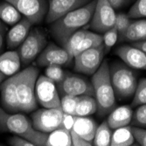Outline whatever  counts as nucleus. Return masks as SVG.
I'll list each match as a JSON object with an SVG mask.
<instances>
[{
	"mask_svg": "<svg viewBox=\"0 0 146 146\" xmlns=\"http://www.w3.org/2000/svg\"><path fill=\"white\" fill-rule=\"evenodd\" d=\"M21 14L19 11L11 4L6 2L0 3V20L7 25H13L21 19Z\"/></svg>",
	"mask_w": 146,
	"mask_h": 146,
	"instance_id": "nucleus-25",
	"label": "nucleus"
},
{
	"mask_svg": "<svg viewBox=\"0 0 146 146\" xmlns=\"http://www.w3.org/2000/svg\"><path fill=\"white\" fill-rule=\"evenodd\" d=\"M132 116H133L132 107L129 105H123L115 108L109 114L107 123L113 130L129 125L132 121Z\"/></svg>",
	"mask_w": 146,
	"mask_h": 146,
	"instance_id": "nucleus-19",
	"label": "nucleus"
},
{
	"mask_svg": "<svg viewBox=\"0 0 146 146\" xmlns=\"http://www.w3.org/2000/svg\"><path fill=\"white\" fill-rule=\"evenodd\" d=\"M135 139L132 134L130 126L127 125L114 129L110 141L111 146H130L134 143Z\"/></svg>",
	"mask_w": 146,
	"mask_h": 146,
	"instance_id": "nucleus-23",
	"label": "nucleus"
},
{
	"mask_svg": "<svg viewBox=\"0 0 146 146\" xmlns=\"http://www.w3.org/2000/svg\"><path fill=\"white\" fill-rule=\"evenodd\" d=\"M45 75L58 84L66 76V72L62 69L61 66L60 65H49L46 67Z\"/></svg>",
	"mask_w": 146,
	"mask_h": 146,
	"instance_id": "nucleus-31",
	"label": "nucleus"
},
{
	"mask_svg": "<svg viewBox=\"0 0 146 146\" xmlns=\"http://www.w3.org/2000/svg\"><path fill=\"white\" fill-rule=\"evenodd\" d=\"M46 146H72L70 130L60 127L50 132Z\"/></svg>",
	"mask_w": 146,
	"mask_h": 146,
	"instance_id": "nucleus-22",
	"label": "nucleus"
},
{
	"mask_svg": "<svg viewBox=\"0 0 146 146\" xmlns=\"http://www.w3.org/2000/svg\"><path fill=\"white\" fill-rule=\"evenodd\" d=\"M38 68L29 66L16 75V93L21 112H31L37 109L35 87L38 77Z\"/></svg>",
	"mask_w": 146,
	"mask_h": 146,
	"instance_id": "nucleus-4",
	"label": "nucleus"
},
{
	"mask_svg": "<svg viewBox=\"0 0 146 146\" xmlns=\"http://www.w3.org/2000/svg\"><path fill=\"white\" fill-rule=\"evenodd\" d=\"M0 130L23 137L34 146H46L48 137V133L36 129L25 115L19 112L10 113L3 108H0Z\"/></svg>",
	"mask_w": 146,
	"mask_h": 146,
	"instance_id": "nucleus-2",
	"label": "nucleus"
},
{
	"mask_svg": "<svg viewBox=\"0 0 146 146\" xmlns=\"http://www.w3.org/2000/svg\"><path fill=\"white\" fill-rule=\"evenodd\" d=\"M130 19L146 18V0H137L128 12Z\"/></svg>",
	"mask_w": 146,
	"mask_h": 146,
	"instance_id": "nucleus-32",
	"label": "nucleus"
},
{
	"mask_svg": "<svg viewBox=\"0 0 146 146\" xmlns=\"http://www.w3.org/2000/svg\"><path fill=\"white\" fill-rule=\"evenodd\" d=\"M91 83L97 103L96 112L100 116L109 115L115 108V94L110 81L108 60H103L96 72L92 74Z\"/></svg>",
	"mask_w": 146,
	"mask_h": 146,
	"instance_id": "nucleus-3",
	"label": "nucleus"
},
{
	"mask_svg": "<svg viewBox=\"0 0 146 146\" xmlns=\"http://www.w3.org/2000/svg\"><path fill=\"white\" fill-rule=\"evenodd\" d=\"M130 129L135 141L141 146H146V129L137 126H132Z\"/></svg>",
	"mask_w": 146,
	"mask_h": 146,
	"instance_id": "nucleus-36",
	"label": "nucleus"
},
{
	"mask_svg": "<svg viewBox=\"0 0 146 146\" xmlns=\"http://www.w3.org/2000/svg\"><path fill=\"white\" fill-rule=\"evenodd\" d=\"M88 32V31L87 29H84V28H82V29L76 31L68 38V40L66 41V43L64 44L63 47L68 51V52L69 54V55L71 56L72 59L74 57V54H75V52H76L78 46L81 44L82 40L87 35Z\"/></svg>",
	"mask_w": 146,
	"mask_h": 146,
	"instance_id": "nucleus-27",
	"label": "nucleus"
},
{
	"mask_svg": "<svg viewBox=\"0 0 146 146\" xmlns=\"http://www.w3.org/2000/svg\"><path fill=\"white\" fill-rule=\"evenodd\" d=\"M115 54L129 68L146 70V52L143 50L132 45H123L116 48Z\"/></svg>",
	"mask_w": 146,
	"mask_h": 146,
	"instance_id": "nucleus-16",
	"label": "nucleus"
},
{
	"mask_svg": "<svg viewBox=\"0 0 146 146\" xmlns=\"http://www.w3.org/2000/svg\"><path fill=\"white\" fill-rule=\"evenodd\" d=\"M33 24L26 18H22L18 23L13 25L11 29L6 34V44L8 48L19 47L27 37Z\"/></svg>",
	"mask_w": 146,
	"mask_h": 146,
	"instance_id": "nucleus-17",
	"label": "nucleus"
},
{
	"mask_svg": "<svg viewBox=\"0 0 146 146\" xmlns=\"http://www.w3.org/2000/svg\"><path fill=\"white\" fill-rule=\"evenodd\" d=\"M119 39L132 43L146 40V20L138 19L131 21L128 29L122 36L119 37Z\"/></svg>",
	"mask_w": 146,
	"mask_h": 146,
	"instance_id": "nucleus-21",
	"label": "nucleus"
},
{
	"mask_svg": "<svg viewBox=\"0 0 146 146\" xmlns=\"http://www.w3.org/2000/svg\"><path fill=\"white\" fill-rule=\"evenodd\" d=\"M132 46H134L141 50H143V52H146V40L143 41H139V42H134L132 43Z\"/></svg>",
	"mask_w": 146,
	"mask_h": 146,
	"instance_id": "nucleus-42",
	"label": "nucleus"
},
{
	"mask_svg": "<svg viewBox=\"0 0 146 146\" xmlns=\"http://www.w3.org/2000/svg\"><path fill=\"white\" fill-rule=\"evenodd\" d=\"M78 98L79 96L69 95L62 96V97L60 98V109L62 110V111L66 114L74 115Z\"/></svg>",
	"mask_w": 146,
	"mask_h": 146,
	"instance_id": "nucleus-30",
	"label": "nucleus"
},
{
	"mask_svg": "<svg viewBox=\"0 0 146 146\" xmlns=\"http://www.w3.org/2000/svg\"><path fill=\"white\" fill-rule=\"evenodd\" d=\"M6 75L4 74L1 71H0V85H1V83L5 81V79Z\"/></svg>",
	"mask_w": 146,
	"mask_h": 146,
	"instance_id": "nucleus-43",
	"label": "nucleus"
},
{
	"mask_svg": "<svg viewBox=\"0 0 146 146\" xmlns=\"http://www.w3.org/2000/svg\"><path fill=\"white\" fill-rule=\"evenodd\" d=\"M96 4V0H92L86 5L67 13L52 23L51 33L61 46L74 33L84 28L90 22Z\"/></svg>",
	"mask_w": 146,
	"mask_h": 146,
	"instance_id": "nucleus-1",
	"label": "nucleus"
},
{
	"mask_svg": "<svg viewBox=\"0 0 146 146\" xmlns=\"http://www.w3.org/2000/svg\"><path fill=\"white\" fill-rule=\"evenodd\" d=\"M37 102L43 108L60 107V96L56 83L46 75H39L35 87Z\"/></svg>",
	"mask_w": 146,
	"mask_h": 146,
	"instance_id": "nucleus-9",
	"label": "nucleus"
},
{
	"mask_svg": "<svg viewBox=\"0 0 146 146\" xmlns=\"http://www.w3.org/2000/svg\"><path fill=\"white\" fill-rule=\"evenodd\" d=\"M133 96V101L131 103L132 108L146 104V78H143L137 82Z\"/></svg>",
	"mask_w": 146,
	"mask_h": 146,
	"instance_id": "nucleus-29",
	"label": "nucleus"
},
{
	"mask_svg": "<svg viewBox=\"0 0 146 146\" xmlns=\"http://www.w3.org/2000/svg\"><path fill=\"white\" fill-rule=\"evenodd\" d=\"M102 44V36L99 33H92V32H88L87 35L85 36V38L82 40L81 44H80L76 49L75 52V54H80L81 52L92 48V47H95L96 46H99Z\"/></svg>",
	"mask_w": 146,
	"mask_h": 146,
	"instance_id": "nucleus-28",
	"label": "nucleus"
},
{
	"mask_svg": "<svg viewBox=\"0 0 146 146\" xmlns=\"http://www.w3.org/2000/svg\"><path fill=\"white\" fill-rule=\"evenodd\" d=\"M112 129L109 126L107 121H104L99 126H97L94 139H93V145L109 146L110 145Z\"/></svg>",
	"mask_w": 146,
	"mask_h": 146,
	"instance_id": "nucleus-26",
	"label": "nucleus"
},
{
	"mask_svg": "<svg viewBox=\"0 0 146 146\" xmlns=\"http://www.w3.org/2000/svg\"><path fill=\"white\" fill-rule=\"evenodd\" d=\"M46 36L43 30L34 28L30 31L27 37L19 46L18 52L23 65L30 64L37 58L46 46Z\"/></svg>",
	"mask_w": 146,
	"mask_h": 146,
	"instance_id": "nucleus-6",
	"label": "nucleus"
},
{
	"mask_svg": "<svg viewBox=\"0 0 146 146\" xmlns=\"http://www.w3.org/2000/svg\"><path fill=\"white\" fill-rule=\"evenodd\" d=\"M11 4L21 15L28 19L33 24L40 23L48 11L47 0H5Z\"/></svg>",
	"mask_w": 146,
	"mask_h": 146,
	"instance_id": "nucleus-11",
	"label": "nucleus"
},
{
	"mask_svg": "<svg viewBox=\"0 0 146 146\" xmlns=\"http://www.w3.org/2000/svg\"><path fill=\"white\" fill-rule=\"evenodd\" d=\"M57 88L60 96H80L86 95L94 96V88L91 82L73 74H66L64 79L57 84Z\"/></svg>",
	"mask_w": 146,
	"mask_h": 146,
	"instance_id": "nucleus-12",
	"label": "nucleus"
},
{
	"mask_svg": "<svg viewBox=\"0 0 146 146\" xmlns=\"http://www.w3.org/2000/svg\"><path fill=\"white\" fill-rule=\"evenodd\" d=\"M110 75L115 96L123 100L134 95L137 80L131 68L125 63L115 61L110 65Z\"/></svg>",
	"mask_w": 146,
	"mask_h": 146,
	"instance_id": "nucleus-5",
	"label": "nucleus"
},
{
	"mask_svg": "<svg viewBox=\"0 0 146 146\" xmlns=\"http://www.w3.org/2000/svg\"><path fill=\"white\" fill-rule=\"evenodd\" d=\"M105 54L103 43L81 52L74 57L75 71L88 75L94 74L102 63Z\"/></svg>",
	"mask_w": 146,
	"mask_h": 146,
	"instance_id": "nucleus-7",
	"label": "nucleus"
},
{
	"mask_svg": "<svg viewBox=\"0 0 146 146\" xmlns=\"http://www.w3.org/2000/svg\"><path fill=\"white\" fill-rule=\"evenodd\" d=\"M63 118L64 112L60 107H56L37 110L32 114L31 120L33 126L36 129L45 133H50L62 127Z\"/></svg>",
	"mask_w": 146,
	"mask_h": 146,
	"instance_id": "nucleus-8",
	"label": "nucleus"
},
{
	"mask_svg": "<svg viewBox=\"0 0 146 146\" xmlns=\"http://www.w3.org/2000/svg\"><path fill=\"white\" fill-rule=\"evenodd\" d=\"M108 1L114 9H119L124 5L126 0H108Z\"/></svg>",
	"mask_w": 146,
	"mask_h": 146,
	"instance_id": "nucleus-41",
	"label": "nucleus"
},
{
	"mask_svg": "<svg viewBox=\"0 0 146 146\" xmlns=\"http://www.w3.org/2000/svg\"><path fill=\"white\" fill-rule=\"evenodd\" d=\"M115 9L108 0H96L95 11L90 20L91 28L98 33H104L115 25Z\"/></svg>",
	"mask_w": 146,
	"mask_h": 146,
	"instance_id": "nucleus-10",
	"label": "nucleus"
},
{
	"mask_svg": "<svg viewBox=\"0 0 146 146\" xmlns=\"http://www.w3.org/2000/svg\"><path fill=\"white\" fill-rule=\"evenodd\" d=\"M92 0H50L46 20L52 24L67 13L82 7Z\"/></svg>",
	"mask_w": 146,
	"mask_h": 146,
	"instance_id": "nucleus-14",
	"label": "nucleus"
},
{
	"mask_svg": "<svg viewBox=\"0 0 146 146\" xmlns=\"http://www.w3.org/2000/svg\"><path fill=\"white\" fill-rule=\"evenodd\" d=\"M118 39V32L114 25L112 28L106 31L102 36V43L105 47V52H110Z\"/></svg>",
	"mask_w": 146,
	"mask_h": 146,
	"instance_id": "nucleus-33",
	"label": "nucleus"
},
{
	"mask_svg": "<svg viewBox=\"0 0 146 146\" xmlns=\"http://www.w3.org/2000/svg\"><path fill=\"white\" fill-rule=\"evenodd\" d=\"M0 98L5 110L10 113L21 112L16 93V75L5 80L0 85Z\"/></svg>",
	"mask_w": 146,
	"mask_h": 146,
	"instance_id": "nucleus-15",
	"label": "nucleus"
},
{
	"mask_svg": "<svg viewBox=\"0 0 146 146\" xmlns=\"http://www.w3.org/2000/svg\"><path fill=\"white\" fill-rule=\"evenodd\" d=\"M96 129L97 123L91 117L74 115V125L71 130L85 140L93 143Z\"/></svg>",
	"mask_w": 146,
	"mask_h": 146,
	"instance_id": "nucleus-18",
	"label": "nucleus"
},
{
	"mask_svg": "<svg viewBox=\"0 0 146 146\" xmlns=\"http://www.w3.org/2000/svg\"><path fill=\"white\" fill-rule=\"evenodd\" d=\"M72 60L71 56L63 46H59L50 43L39 54L37 62L40 67H47L49 65L64 66Z\"/></svg>",
	"mask_w": 146,
	"mask_h": 146,
	"instance_id": "nucleus-13",
	"label": "nucleus"
},
{
	"mask_svg": "<svg viewBox=\"0 0 146 146\" xmlns=\"http://www.w3.org/2000/svg\"><path fill=\"white\" fill-rule=\"evenodd\" d=\"M132 124L141 128H146V104L140 105L132 116Z\"/></svg>",
	"mask_w": 146,
	"mask_h": 146,
	"instance_id": "nucleus-34",
	"label": "nucleus"
},
{
	"mask_svg": "<svg viewBox=\"0 0 146 146\" xmlns=\"http://www.w3.org/2000/svg\"><path fill=\"white\" fill-rule=\"evenodd\" d=\"M6 32V28L5 26L0 22V51L3 48V45H4V38H5V34Z\"/></svg>",
	"mask_w": 146,
	"mask_h": 146,
	"instance_id": "nucleus-40",
	"label": "nucleus"
},
{
	"mask_svg": "<svg viewBox=\"0 0 146 146\" xmlns=\"http://www.w3.org/2000/svg\"><path fill=\"white\" fill-rule=\"evenodd\" d=\"M21 67V60L18 51H8L0 55V71L6 76L18 73Z\"/></svg>",
	"mask_w": 146,
	"mask_h": 146,
	"instance_id": "nucleus-20",
	"label": "nucleus"
},
{
	"mask_svg": "<svg viewBox=\"0 0 146 146\" xmlns=\"http://www.w3.org/2000/svg\"><path fill=\"white\" fill-rule=\"evenodd\" d=\"M70 132H71L72 145H74V146H92L93 145V143L85 140L82 137H80L79 135H77L75 132H74L72 130Z\"/></svg>",
	"mask_w": 146,
	"mask_h": 146,
	"instance_id": "nucleus-38",
	"label": "nucleus"
},
{
	"mask_svg": "<svg viewBox=\"0 0 146 146\" xmlns=\"http://www.w3.org/2000/svg\"><path fill=\"white\" fill-rule=\"evenodd\" d=\"M8 143L11 146H34L32 142L18 135H14L11 137L8 140Z\"/></svg>",
	"mask_w": 146,
	"mask_h": 146,
	"instance_id": "nucleus-37",
	"label": "nucleus"
},
{
	"mask_svg": "<svg viewBox=\"0 0 146 146\" xmlns=\"http://www.w3.org/2000/svg\"><path fill=\"white\" fill-rule=\"evenodd\" d=\"M130 23V18L128 15L124 14V13H119V14L115 16V26L118 32V37L122 36L125 33Z\"/></svg>",
	"mask_w": 146,
	"mask_h": 146,
	"instance_id": "nucleus-35",
	"label": "nucleus"
},
{
	"mask_svg": "<svg viewBox=\"0 0 146 146\" xmlns=\"http://www.w3.org/2000/svg\"><path fill=\"white\" fill-rule=\"evenodd\" d=\"M97 111V103L94 96H80L77 102L75 115L77 116H88Z\"/></svg>",
	"mask_w": 146,
	"mask_h": 146,
	"instance_id": "nucleus-24",
	"label": "nucleus"
},
{
	"mask_svg": "<svg viewBox=\"0 0 146 146\" xmlns=\"http://www.w3.org/2000/svg\"><path fill=\"white\" fill-rule=\"evenodd\" d=\"M74 115L64 113L62 128H65V129H67L71 131V129L73 128V125H74Z\"/></svg>",
	"mask_w": 146,
	"mask_h": 146,
	"instance_id": "nucleus-39",
	"label": "nucleus"
}]
</instances>
